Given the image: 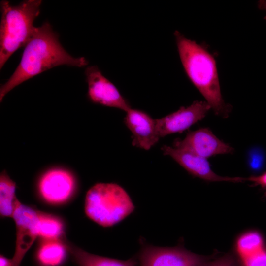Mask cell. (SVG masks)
Wrapping results in <instances>:
<instances>
[{
  "mask_svg": "<svg viewBox=\"0 0 266 266\" xmlns=\"http://www.w3.org/2000/svg\"><path fill=\"white\" fill-rule=\"evenodd\" d=\"M238 257L232 253H227L214 259H210L203 266H239Z\"/></svg>",
  "mask_w": 266,
  "mask_h": 266,
  "instance_id": "cell-18",
  "label": "cell"
},
{
  "mask_svg": "<svg viewBox=\"0 0 266 266\" xmlns=\"http://www.w3.org/2000/svg\"><path fill=\"white\" fill-rule=\"evenodd\" d=\"M246 180L250 181L255 185L266 188V172L258 175L252 176L246 178Z\"/></svg>",
  "mask_w": 266,
  "mask_h": 266,
  "instance_id": "cell-20",
  "label": "cell"
},
{
  "mask_svg": "<svg viewBox=\"0 0 266 266\" xmlns=\"http://www.w3.org/2000/svg\"><path fill=\"white\" fill-rule=\"evenodd\" d=\"M135 207L130 196L119 185L99 183L88 191L84 210L87 216L103 227L113 226L128 217Z\"/></svg>",
  "mask_w": 266,
  "mask_h": 266,
  "instance_id": "cell-4",
  "label": "cell"
},
{
  "mask_svg": "<svg viewBox=\"0 0 266 266\" xmlns=\"http://www.w3.org/2000/svg\"><path fill=\"white\" fill-rule=\"evenodd\" d=\"M242 266V265L240 264V266Z\"/></svg>",
  "mask_w": 266,
  "mask_h": 266,
  "instance_id": "cell-23",
  "label": "cell"
},
{
  "mask_svg": "<svg viewBox=\"0 0 266 266\" xmlns=\"http://www.w3.org/2000/svg\"><path fill=\"white\" fill-rule=\"evenodd\" d=\"M242 266H266V248L239 260Z\"/></svg>",
  "mask_w": 266,
  "mask_h": 266,
  "instance_id": "cell-19",
  "label": "cell"
},
{
  "mask_svg": "<svg viewBox=\"0 0 266 266\" xmlns=\"http://www.w3.org/2000/svg\"><path fill=\"white\" fill-rule=\"evenodd\" d=\"M41 3V0H24L17 5H12L7 0L1 1L0 69L9 57L31 38Z\"/></svg>",
  "mask_w": 266,
  "mask_h": 266,
  "instance_id": "cell-3",
  "label": "cell"
},
{
  "mask_svg": "<svg viewBox=\"0 0 266 266\" xmlns=\"http://www.w3.org/2000/svg\"><path fill=\"white\" fill-rule=\"evenodd\" d=\"M0 266H13L12 259H8L3 255H0Z\"/></svg>",
  "mask_w": 266,
  "mask_h": 266,
  "instance_id": "cell-21",
  "label": "cell"
},
{
  "mask_svg": "<svg viewBox=\"0 0 266 266\" xmlns=\"http://www.w3.org/2000/svg\"><path fill=\"white\" fill-rule=\"evenodd\" d=\"M38 236L41 239L62 240L65 237L64 224L56 215L37 210Z\"/></svg>",
  "mask_w": 266,
  "mask_h": 266,
  "instance_id": "cell-16",
  "label": "cell"
},
{
  "mask_svg": "<svg viewBox=\"0 0 266 266\" xmlns=\"http://www.w3.org/2000/svg\"><path fill=\"white\" fill-rule=\"evenodd\" d=\"M141 241V248L135 256L140 266H203L211 259L180 245L162 247Z\"/></svg>",
  "mask_w": 266,
  "mask_h": 266,
  "instance_id": "cell-5",
  "label": "cell"
},
{
  "mask_svg": "<svg viewBox=\"0 0 266 266\" xmlns=\"http://www.w3.org/2000/svg\"><path fill=\"white\" fill-rule=\"evenodd\" d=\"M173 147L186 149L206 159L216 155L231 153L233 150L207 128L189 132L183 139L176 140Z\"/></svg>",
  "mask_w": 266,
  "mask_h": 266,
  "instance_id": "cell-11",
  "label": "cell"
},
{
  "mask_svg": "<svg viewBox=\"0 0 266 266\" xmlns=\"http://www.w3.org/2000/svg\"><path fill=\"white\" fill-rule=\"evenodd\" d=\"M16 183L5 170L0 175V213L2 217H12L22 204L15 194Z\"/></svg>",
  "mask_w": 266,
  "mask_h": 266,
  "instance_id": "cell-15",
  "label": "cell"
},
{
  "mask_svg": "<svg viewBox=\"0 0 266 266\" xmlns=\"http://www.w3.org/2000/svg\"><path fill=\"white\" fill-rule=\"evenodd\" d=\"M210 109L206 101L196 100L189 106L181 107L175 112L156 119L160 137L188 129L204 118Z\"/></svg>",
  "mask_w": 266,
  "mask_h": 266,
  "instance_id": "cell-10",
  "label": "cell"
},
{
  "mask_svg": "<svg viewBox=\"0 0 266 266\" xmlns=\"http://www.w3.org/2000/svg\"><path fill=\"white\" fill-rule=\"evenodd\" d=\"M64 241L68 252L79 266H137L135 257L127 260H120L88 253L69 242L65 237Z\"/></svg>",
  "mask_w": 266,
  "mask_h": 266,
  "instance_id": "cell-13",
  "label": "cell"
},
{
  "mask_svg": "<svg viewBox=\"0 0 266 266\" xmlns=\"http://www.w3.org/2000/svg\"><path fill=\"white\" fill-rule=\"evenodd\" d=\"M37 188L45 202L53 205L61 204L72 196L76 189V180L72 173L66 169L52 168L40 177Z\"/></svg>",
  "mask_w": 266,
  "mask_h": 266,
  "instance_id": "cell-6",
  "label": "cell"
},
{
  "mask_svg": "<svg viewBox=\"0 0 266 266\" xmlns=\"http://www.w3.org/2000/svg\"><path fill=\"white\" fill-rule=\"evenodd\" d=\"M88 84V97L92 102L127 111L131 107L118 89L106 78L96 66L85 71Z\"/></svg>",
  "mask_w": 266,
  "mask_h": 266,
  "instance_id": "cell-7",
  "label": "cell"
},
{
  "mask_svg": "<svg viewBox=\"0 0 266 266\" xmlns=\"http://www.w3.org/2000/svg\"><path fill=\"white\" fill-rule=\"evenodd\" d=\"M84 57L69 54L60 44L58 36L48 22L35 27L25 46L20 62L13 74L0 89V101L12 89L24 81L54 67L67 65L83 67L88 64Z\"/></svg>",
  "mask_w": 266,
  "mask_h": 266,
  "instance_id": "cell-1",
  "label": "cell"
},
{
  "mask_svg": "<svg viewBox=\"0 0 266 266\" xmlns=\"http://www.w3.org/2000/svg\"><path fill=\"white\" fill-rule=\"evenodd\" d=\"M124 123L132 134V145L148 150L155 145L160 137L156 119L146 112L130 108L126 112Z\"/></svg>",
  "mask_w": 266,
  "mask_h": 266,
  "instance_id": "cell-12",
  "label": "cell"
},
{
  "mask_svg": "<svg viewBox=\"0 0 266 266\" xmlns=\"http://www.w3.org/2000/svg\"><path fill=\"white\" fill-rule=\"evenodd\" d=\"M258 7L261 10L266 11V0H260L258 2ZM264 19L266 21V15L264 17Z\"/></svg>",
  "mask_w": 266,
  "mask_h": 266,
  "instance_id": "cell-22",
  "label": "cell"
},
{
  "mask_svg": "<svg viewBox=\"0 0 266 266\" xmlns=\"http://www.w3.org/2000/svg\"><path fill=\"white\" fill-rule=\"evenodd\" d=\"M12 218L16 225V239L12 261L13 266H20L26 253L38 236L37 210L22 204Z\"/></svg>",
  "mask_w": 266,
  "mask_h": 266,
  "instance_id": "cell-8",
  "label": "cell"
},
{
  "mask_svg": "<svg viewBox=\"0 0 266 266\" xmlns=\"http://www.w3.org/2000/svg\"><path fill=\"white\" fill-rule=\"evenodd\" d=\"M161 150L165 155L169 156L192 175L211 182H242L246 178L239 177L220 176L211 168L206 158L184 149L164 145Z\"/></svg>",
  "mask_w": 266,
  "mask_h": 266,
  "instance_id": "cell-9",
  "label": "cell"
},
{
  "mask_svg": "<svg viewBox=\"0 0 266 266\" xmlns=\"http://www.w3.org/2000/svg\"><path fill=\"white\" fill-rule=\"evenodd\" d=\"M174 36L180 60L189 79L216 115L227 117L231 108L222 98L214 57L204 46L187 38L178 31H175Z\"/></svg>",
  "mask_w": 266,
  "mask_h": 266,
  "instance_id": "cell-2",
  "label": "cell"
},
{
  "mask_svg": "<svg viewBox=\"0 0 266 266\" xmlns=\"http://www.w3.org/2000/svg\"><path fill=\"white\" fill-rule=\"evenodd\" d=\"M262 234L256 230H250L241 234L235 242V250L239 260H241L265 248Z\"/></svg>",
  "mask_w": 266,
  "mask_h": 266,
  "instance_id": "cell-17",
  "label": "cell"
},
{
  "mask_svg": "<svg viewBox=\"0 0 266 266\" xmlns=\"http://www.w3.org/2000/svg\"><path fill=\"white\" fill-rule=\"evenodd\" d=\"M64 238L62 240L41 239L35 255V260L40 266H61L65 262L68 251Z\"/></svg>",
  "mask_w": 266,
  "mask_h": 266,
  "instance_id": "cell-14",
  "label": "cell"
}]
</instances>
